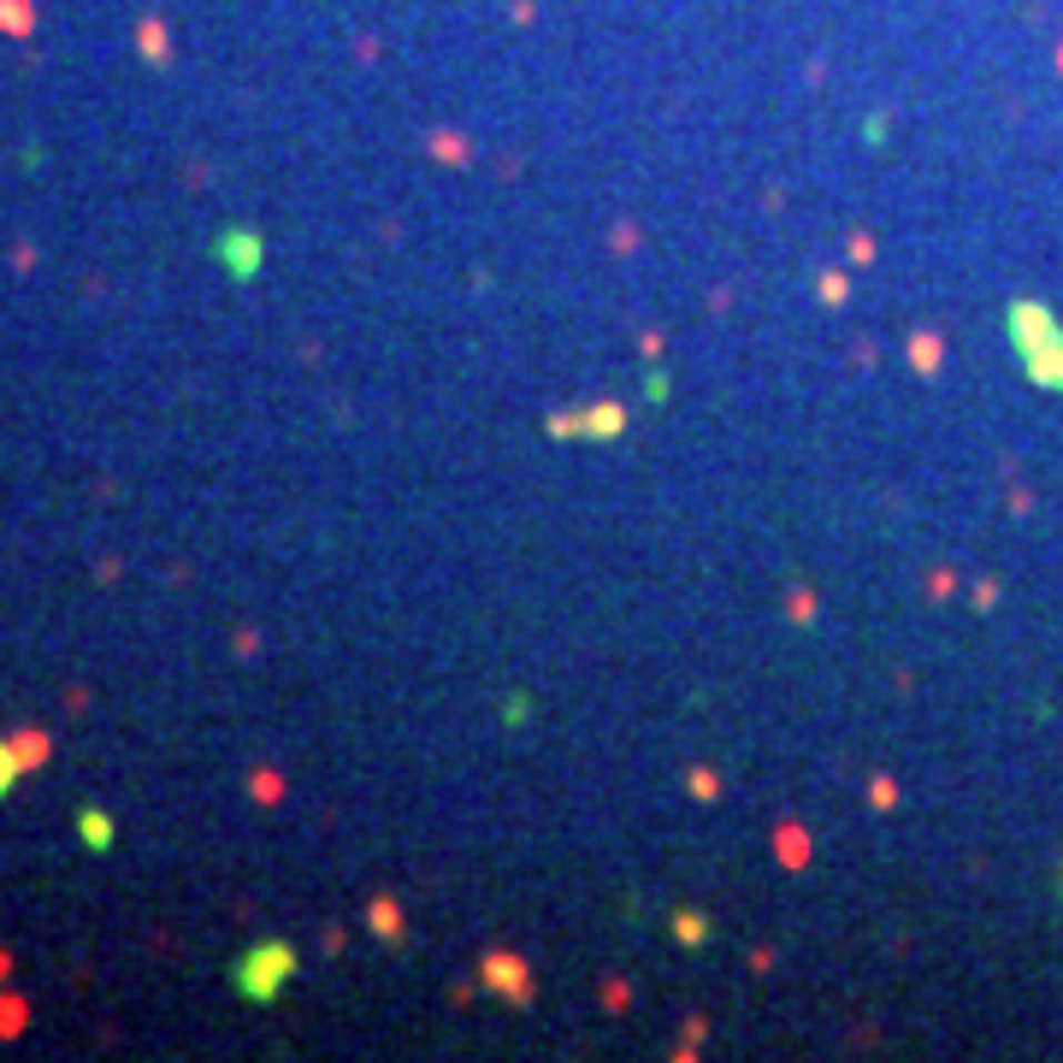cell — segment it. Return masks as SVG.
Here are the masks:
<instances>
[{
  "mask_svg": "<svg viewBox=\"0 0 1063 1063\" xmlns=\"http://www.w3.org/2000/svg\"><path fill=\"white\" fill-rule=\"evenodd\" d=\"M1011 349L1022 354V372L1046 390H1063V325L1040 302H1011Z\"/></svg>",
  "mask_w": 1063,
  "mask_h": 1063,
  "instance_id": "6da1fadb",
  "label": "cell"
},
{
  "mask_svg": "<svg viewBox=\"0 0 1063 1063\" xmlns=\"http://www.w3.org/2000/svg\"><path fill=\"white\" fill-rule=\"evenodd\" d=\"M290 975H295V945H284V940H260L231 963V981L249 1004H272Z\"/></svg>",
  "mask_w": 1063,
  "mask_h": 1063,
  "instance_id": "7a4b0ae2",
  "label": "cell"
},
{
  "mask_svg": "<svg viewBox=\"0 0 1063 1063\" xmlns=\"http://www.w3.org/2000/svg\"><path fill=\"white\" fill-rule=\"evenodd\" d=\"M213 254H219V267H225L237 284H254L260 260H267V242H260V231H249V225H231V231L213 237Z\"/></svg>",
  "mask_w": 1063,
  "mask_h": 1063,
  "instance_id": "3957f363",
  "label": "cell"
},
{
  "mask_svg": "<svg viewBox=\"0 0 1063 1063\" xmlns=\"http://www.w3.org/2000/svg\"><path fill=\"white\" fill-rule=\"evenodd\" d=\"M626 425L621 408H591V414H573V420H555V432L562 438H614Z\"/></svg>",
  "mask_w": 1063,
  "mask_h": 1063,
  "instance_id": "277c9868",
  "label": "cell"
},
{
  "mask_svg": "<svg viewBox=\"0 0 1063 1063\" xmlns=\"http://www.w3.org/2000/svg\"><path fill=\"white\" fill-rule=\"evenodd\" d=\"M78 839H83L89 851H113L119 828H113V815H107V810H83V815H78Z\"/></svg>",
  "mask_w": 1063,
  "mask_h": 1063,
  "instance_id": "5b68a950",
  "label": "cell"
},
{
  "mask_svg": "<svg viewBox=\"0 0 1063 1063\" xmlns=\"http://www.w3.org/2000/svg\"><path fill=\"white\" fill-rule=\"evenodd\" d=\"M18 769H24V756H18V751H12V744H7V739H0V798H7V792H12V780H18Z\"/></svg>",
  "mask_w": 1063,
  "mask_h": 1063,
  "instance_id": "8992f818",
  "label": "cell"
}]
</instances>
